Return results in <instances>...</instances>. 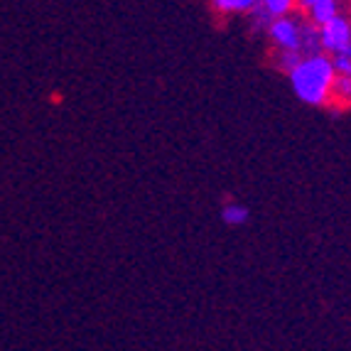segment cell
<instances>
[{
	"label": "cell",
	"instance_id": "1",
	"mask_svg": "<svg viewBox=\"0 0 351 351\" xmlns=\"http://www.w3.org/2000/svg\"><path fill=\"white\" fill-rule=\"evenodd\" d=\"M290 86H293L295 96L307 106H327L332 101V86L337 79V69H334L332 54L319 52V54H307L302 57L298 66L290 74Z\"/></svg>",
	"mask_w": 351,
	"mask_h": 351
},
{
	"label": "cell",
	"instance_id": "2",
	"mask_svg": "<svg viewBox=\"0 0 351 351\" xmlns=\"http://www.w3.org/2000/svg\"><path fill=\"white\" fill-rule=\"evenodd\" d=\"M302 25L304 18H295L290 12V15L273 20L265 32H268V40L273 42L276 49H300L302 52Z\"/></svg>",
	"mask_w": 351,
	"mask_h": 351
},
{
	"label": "cell",
	"instance_id": "3",
	"mask_svg": "<svg viewBox=\"0 0 351 351\" xmlns=\"http://www.w3.org/2000/svg\"><path fill=\"white\" fill-rule=\"evenodd\" d=\"M319 37H322V49L327 54H337L351 45V18L349 15H334L329 23L319 25Z\"/></svg>",
	"mask_w": 351,
	"mask_h": 351
},
{
	"label": "cell",
	"instance_id": "4",
	"mask_svg": "<svg viewBox=\"0 0 351 351\" xmlns=\"http://www.w3.org/2000/svg\"><path fill=\"white\" fill-rule=\"evenodd\" d=\"M304 15L315 25L329 23L334 15H339V0H310L304 8Z\"/></svg>",
	"mask_w": 351,
	"mask_h": 351
},
{
	"label": "cell",
	"instance_id": "5",
	"mask_svg": "<svg viewBox=\"0 0 351 351\" xmlns=\"http://www.w3.org/2000/svg\"><path fill=\"white\" fill-rule=\"evenodd\" d=\"M258 0H211V8L219 15H251Z\"/></svg>",
	"mask_w": 351,
	"mask_h": 351
},
{
	"label": "cell",
	"instance_id": "6",
	"mask_svg": "<svg viewBox=\"0 0 351 351\" xmlns=\"http://www.w3.org/2000/svg\"><path fill=\"white\" fill-rule=\"evenodd\" d=\"M258 8L261 10H265L270 15V18H282V15H290V12H295V8L298 5V0H258Z\"/></svg>",
	"mask_w": 351,
	"mask_h": 351
},
{
	"label": "cell",
	"instance_id": "7",
	"mask_svg": "<svg viewBox=\"0 0 351 351\" xmlns=\"http://www.w3.org/2000/svg\"><path fill=\"white\" fill-rule=\"evenodd\" d=\"M221 221L226 226H243L248 221V209L239 202H228L221 209Z\"/></svg>",
	"mask_w": 351,
	"mask_h": 351
},
{
	"label": "cell",
	"instance_id": "8",
	"mask_svg": "<svg viewBox=\"0 0 351 351\" xmlns=\"http://www.w3.org/2000/svg\"><path fill=\"white\" fill-rule=\"evenodd\" d=\"M332 101H339L341 106H351V74H337L332 86Z\"/></svg>",
	"mask_w": 351,
	"mask_h": 351
},
{
	"label": "cell",
	"instance_id": "9",
	"mask_svg": "<svg viewBox=\"0 0 351 351\" xmlns=\"http://www.w3.org/2000/svg\"><path fill=\"white\" fill-rule=\"evenodd\" d=\"M302 57H304V54L300 52V49H278L273 59H276V66H280L285 74H290V71H293L295 66L302 62Z\"/></svg>",
	"mask_w": 351,
	"mask_h": 351
},
{
	"label": "cell",
	"instance_id": "10",
	"mask_svg": "<svg viewBox=\"0 0 351 351\" xmlns=\"http://www.w3.org/2000/svg\"><path fill=\"white\" fill-rule=\"evenodd\" d=\"M332 59L337 74H351V45L346 49H341V52L332 54Z\"/></svg>",
	"mask_w": 351,
	"mask_h": 351
},
{
	"label": "cell",
	"instance_id": "11",
	"mask_svg": "<svg viewBox=\"0 0 351 351\" xmlns=\"http://www.w3.org/2000/svg\"><path fill=\"white\" fill-rule=\"evenodd\" d=\"M307 3H310V0H298V5L302 8V10H304V8H307Z\"/></svg>",
	"mask_w": 351,
	"mask_h": 351
}]
</instances>
